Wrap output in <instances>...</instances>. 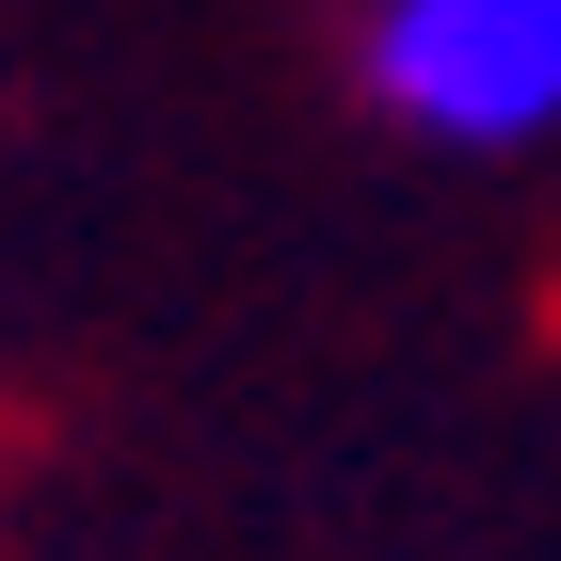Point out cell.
Segmentation results:
<instances>
[{
  "label": "cell",
  "instance_id": "6da1fadb",
  "mask_svg": "<svg viewBox=\"0 0 561 561\" xmlns=\"http://www.w3.org/2000/svg\"><path fill=\"white\" fill-rule=\"evenodd\" d=\"M369 96L433 145H529L561 129V0H386Z\"/></svg>",
  "mask_w": 561,
  "mask_h": 561
}]
</instances>
